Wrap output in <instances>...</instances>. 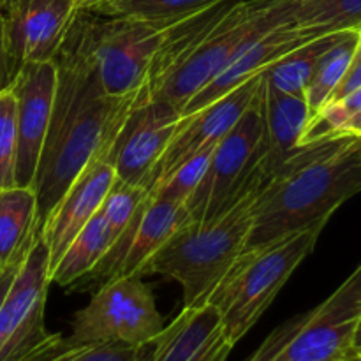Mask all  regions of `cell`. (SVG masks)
Segmentation results:
<instances>
[{
  "label": "cell",
  "mask_w": 361,
  "mask_h": 361,
  "mask_svg": "<svg viewBox=\"0 0 361 361\" xmlns=\"http://www.w3.org/2000/svg\"><path fill=\"white\" fill-rule=\"evenodd\" d=\"M56 90L51 118L35 169L39 228L78 175L111 147L130 109L147 101L143 88L109 95L78 49L63 39L55 56Z\"/></svg>",
  "instance_id": "6da1fadb"
},
{
  "label": "cell",
  "mask_w": 361,
  "mask_h": 361,
  "mask_svg": "<svg viewBox=\"0 0 361 361\" xmlns=\"http://www.w3.org/2000/svg\"><path fill=\"white\" fill-rule=\"evenodd\" d=\"M282 21L286 0H222L173 25L148 67L145 99L168 102L182 115L252 35Z\"/></svg>",
  "instance_id": "7a4b0ae2"
},
{
  "label": "cell",
  "mask_w": 361,
  "mask_h": 361,
  "mask_svg": "<svg viewBox=\"0 0 361 361\" xmlns=\"http://www.w3.org/2000/svg\"><path fill=\"white\" fill-rule=\"evenodd\" d=\"M360 143L358 134L342 133L300 145L261 185L247 247L328 222L342 203L360 194Z\"/></svg>",
  "instance_id": "3957f363"
},
{
  "label": "cell",
  "mask_w": 361,
  "mask_h": 361,
  "mask_svg": "<svg viewBox=\"0 0 361 361\" xmlns=\"http://www.w3.org/2000/svg\"><path fill=\"white\" fill-rule=\"evenodd\" d=\"M267 176L257 178L231 207L207 221H185L150 257L140 277L161 275L182 288L183 307L208 303L214 289L247 247L254 203Z\"/></svg>",
  "instance_id": "277c9868"
},
{
  "label": "cell",
  "mask_w": 361,
  "mask_h": 361,
  "mask_svg": "<svg viewBox=\"0 0 361 361\" xmlns=\"http://www.w3.org/2000/svg\"><path fill=\"white\" fill-rule=\"evenodd\" d=\"M326 222L288 233L271 242L245 247L231 264L208 303L217 309L233 345L261 319L293 271L316 247Z\"/></svg>",
  "instance_id": "5b68a950"
},
{
  "label": "cell",
  "mask_w": 361,
  "mask_h": 361,
  "mask_svg": "<svg viewBox=\"0 0 361 361\" xmlns=\"http://www.w3.org/2000/svg\"><path fill=\"white\" fill-rule=\"evenodd\" d=\"M168 30L169 27L78 9L66 39L87 60L102 90L120 97L143 88Z\"/></svg>",
  "instance_id": "8992f818"
},
{
  "label": "cell",
  "mask_w": 361,
  "mask_h": 361,
  "mask_svg": "<svg viewBox=\"0 0 361 361\" xmlns=\"http://www.w3.org/2000/svg\"><path fill=\"white\" fill-rule=\"evenodd\" d=\"M361 317V264L316 309L275 328L247 361H361L355 334Z\"/></svg>",
  "instance_id": "52a82bcc"
},
{
  "label": "cell",
  "mask_w": 361,
  "mask_h": 361,
  "mask_svg": "<svg viewBox=\"0 0 361 361\" xmlns=\"http://www.w3.org/2000/svg\"><path fill=\"white\" fill-rule=\"evenodd\" d=\"M261 88L242 118L212 150L200 185L183 204L187 221L215 217L264 175L261 162L267 152V134Z\"/></svg>",
  "instance_id": "ba28073f"
},
{
  "label": "cell",
  "mask_w": 361,
  "mask_h": 361,
  "mask_svg": "<svg viewBox=\"0 0 361 361\" xmlns=\"http://www.w3.org/2000/svg\"><path fill=\"white\" fill-rule=\"evenodd\" d=\"M164 328L150 286L127 275L99 286L71 323L73 344H150Z\"/></svg>",
  "instance_id": "9c48e42d"
},
{
  "label": "cell",
  "mask_w": 361,
  "mask_h": 361,
  "mask_svg": "<svg viewBox=\"0 0 361 361\" xmlns=\"http://www.w3.org/2000/svg\"><path fill=\"white\" fill-rule=\"evenodd\" d=\"M49 252L41 231L0 305V361H27L49 338L44 324Z\"/></svg>",
  "instance_id": "30bf717a"
},
{
  "label": "cell",
  "mask_w": 361,
  "mask_h": 361,
  "mask_svg": "<svg viewBox=\"0 0 361 361\" xmlns=\"http://www.w3.org/2000/svg\"><path fill=\"white\" fill-rule=\"evenodd\" d=\"M180 116L164 101L148 99L137 102L106 152L116 180L141 187L148 192L155 166L173 137Z\"/></svg>",
  "instance_id": "8fae6325"
},
{
  "label": "cell",
  "mask_w": 361,
  "mask_h": 361,
  "mask_svg": "<svg viewBox=\"0 0 361 361\" xmlns=\"http://www.w3.org/2000/svg\"><path fill=\"white\" fill-rule=\"evenodd\" d=\"M261 85H263V73L238 85L204 108L180 116L173 137L155 166L148 190L194 154L203 148L215 147L252 104Z\"/></svg>",
  "instance_id": "7c38bea8"
},
{
  "label": "cell",
  "mask_w": 361,
  "mask_h": 361,
  "mask_svg": "<svg viewBox=\"0 0 361 361\" xmlns=\"http://www.w3.org/2000/svg\"><path fill=\"white\" fill-rule=\"evenodd\" d=\"M9 88L16 99L18 152L14 183L32 187L55 101V62L25 63L18 69Z\"/></svg>",
  "instance_id": "4fadbf2b"
},
{
  "label": "cell",
  "mask_w": 361,
  "mask_h": 361,
  "mask_svg": "<svg viewBox=\"0 0 361 361\" xmlns=\"http://www.w3.org/2000/svg\"><path fill=\"white\" fill-rule=\"evenodd\" d=\"M185 221L187 215L183 203L148 194L108 256L85 279L92 282L99 277L104 284L113 279L127 277V275L140 277V271L150 261V257Z\"/></svg>",
  "instance_id": "5bb4252c"
},
{
  "label": "cell",
  "mask_w": 361,
  "mask_h": 361,
  "mask_svg": "<svg viewBox=\"0 0 361 361\" xmlns=\"http://www.w3.org/2000/svg\"><path fill=\"white\" fill-rule=\"evenodd\" d=\"M78 13L74 0H23L4 13L7 53L14 69L51 62Z\"/></svg>",
  "instance_id": "9a60e30c"
},
{
  "label": "cell",
  "mask_w": 361,
  "mask_h": 361,
  "mask_svg": "<svg viewBox=\"0 0 361 361\" xmlns=\"http://www.w3.org/2000/svg\"><path fill=\"white\" fill-rule=\"evenodd\" d=\"M115 180V169L104 154L92 161L67 187L41 228L49 252V271L59 263L74 236L97 214Z\"/></svg>",
  "instance_id": "2e32d148"
},
{
  "label": "cell",
  "mask_w": 361,
  "mask_h": 361,
  "mask_svg": "<svg viewBox=\"0 0 361 361\" xmlns=\"http://www.w3.org/2000/svg\"><path fill=\"white\" fill-rule=\"evenodd\" d=\"M235 345L214 305L182 307L150 342L147 361H228Z\"/></svg>",
  "instance_id": "e0dca14e"
},
{
  "label": "cell",
  "mask_w": 361,
  "mask_h": 361,
  "mask_svg": "<svg viewBox=\"0 0 361 361\" xmlns=\"http://www.w3.org/2000/svg\"><path fill=\"white\" fill-rule=\"evenodd\" d=\"M307 41L309 39L298 28L293 27L289 21H282V23L274 25V27L252 35L222 67L221 73L187 102L185 108L182 109V116L197 111L210 102L221 99L222 95L231 92L238 85L245 83L250 78L261 74L275 60H279L286 53L293 51Z\"/></svg>",
  "instance_id": "ac0fdd59"
},
{
  "label": "cell",
  "mask_w": 361,
  "mask_h": 361,
  "mask_svg": "<svg viewBox=\"0 0 361 361\" xmlns=\"http://www.w3.org/2000/svg\"><path fill=\"white\" fill-rule=\"evenodd\" d=\"M261 102L267 134V152L261 164L268 178L302 145L303 134L312 115L305 97L286 94L268 85L264 78Z\"/></svg>",
  "instance_id": "d6986e66"
},
{
  "label": "cell",
  "mask_w": 361,
  "mask_h": 361,
  "mask_svg": "<svg viewBox=\"0 0 361 361\" xmlns=\"http://www.w3.org/2000/svg\"><path fill=\"white\" fill-rule=\"evenodd\" d=\"M41 231L32 187L0 189V268L21 264Z\"/></svg>",
  "instance_id": "ffe728a7"
},
{
  "label": "cell",
  "mask_w": 361,
  "mask_h": 361,
  "mask_svg": "<svg viewBox=\"0 0 361 361\" xmlns=\"http://www.w3.org/2000/svg\"><path fill=\"white\" fill-rule=\"evenodd\" d=\"M115 243L116 238L111 229L108 228L101 212H97L74 236L63 256L49 271L51 284H59L62 288H74L80 284L101 264Z\"/></svg>",
  "instance_id": "44dd1931"
},
{
  "label": "cell",
  "mask_w": 361,
  "mask_h": 361,
  "mask_svg": "<svg viewBox=\"0 0 361 361\" xmlns=\"http://www.w3.org/2000/svg\"><path fill=\"white\" fill-rule=\"evenodd\" d=\"M286 20L307 39L361 30V0H286Z\"/></svg>",
  "instance_id": "7402d4cb"
},
{
  "label": "cell",
  "mask_w": 361,
  "mask_h": 361,
  "mask_svg": "<svg viewBox=\"0 0 361 361\" xmlns=\"http://www.w3.org/2000/svg\"><path fill=\"white\" fill-rule=\"evenodd\" d=\"M219 2L222 0H97L85 11L106 18L171 27Z\"/></svg>",
  "instance_id": "603a6c76"
},
{
  "label": "cell",
  "mask_w": 361,
  "mask_h": 361,
  "mask_svg": "<svg viewBox=\"0 0 361 361\" xmlns=\"http://www.w3.org/2000/svg\"><path fill=\"white\" fill-rule=\"evenodd\" d=\"M344 32L345 30L334 32V34L310 39L293 51L286 53L284 56L275 60L271 66H268L263 71L264 81L271 87L286 92V94L305 97V88L317 62L344 35Z\"/></svg>",
  "instance_id": "cb8c5ba5"
},
{
  "label": "cell",
  "mask_w": 361,
  "mask_h": 361,
  "mask_svg": "<svg viewBox=\"0 0 361 361\" xmlns=\"http://www.w3.org/2000/svg\"><path fill=\"white\" fill-rule=\"evenodd\" d=\"M360 41L361 30H345L344 35L319 59L305 88V101L312 118L330 101L331 94L337 88L338 81L342 80L356 49H358Z\"/></svg>",
  "instance_id": "d4e9b609"
},
{
  "label": "cell",
  "mask_w": 361,
  "mask_h": 361,
  "mask_svg": "<svg viewBox=\"0 0 361 361\" xmlns=\"http://www.w3.org/2000/svg\"><path fill=\"white\" fill-rule=\"evenodd\" d=\"M150 344H73L62 334L48 341L27 361H147Z\"/></svg>",
  "instance_id": "484cf974"
},
{
  "label": "cell",
  "mask_w": 361,
  "mask_h": 361,
  "mask_svg": "<svg viewBox=\"0 0 361 361\" xmlns=\"http://www.w3.org/2000/svg\"><path fill=\"white\" fill-rule=\"evenodd\" d=\"M215 147H208L200 150L197 154H194L192 157H189L187 161H183L182 164L176 169H173L169 175H166L164 178L159 180L148 194L150 196L164 197V200L178 201V203L185 204V201L189 200L190 194L196 190V187L200 185L201 178H203L204 171L208 168V162H210L212 150Z\"/></svg>",
  "instance_id": "4316f807"
},
{
  "label": "cell",
  "mask_w": 361,
  "mask_h": 361,
  "mask_svg": "<svg viewBox=\"0 0 361 361\" xmlns=\"http://www.w3.org/2000/svg\"><path fill=\"white\" fill-rule=\"evenodd\" d=\"M147 196L148 192L141 189V187L129 185V183L115 180L109 192L106 194L99 212L102 214L106 224L111 229L113 236L116 240L120 238L123 229L130 224V221L137 214V210L143 204V201L147 200Z\"/></svg>",
  "instance_id": "83f0119b"
},
{
  "label": "cell",
  "mask_w": 361,
  "mask_h": 361,
  "mask_svg": "<svg viewBox=\"0 0 361 361\" xmlns=\"http://www.w3.org/2000/svg\"><path fill=\"white\" fill-rule=\"evenodd\" d=\"M16 99L11 88H6L0 92V189L16 185Z\"/></svg>",
  "instance_id": "f1b7e54d"
},
{
  "label": "cell",
  "mask_w": 361,
  "mask_h": 361,
  "mask_svg": "<svg viewBox=\"0 0 361 361\" xmlns=\"http://www.w3.org/2000/svg\"><path fill=\"white\" fill-rule=\"evenodd\" d=\"M358 88H361V41H360L358 49H356L355 56H353L351 63H349L348 71L344 73L342 80L338 81L337 88L334 90V94H331L330 101H328L326 104H330V102H337L341 101V99L348 97L349 94H353V92L358 90Z\"/></svg>",
  "instance_id": "f546056e"
},
{
  "label": "cell",
  "mask_w": 361,
  "mask_h": 361,
  "mask_svg": "<svg viewBox=\"0 0 361 361\" xmlns=\"http://www.w3.org/2000/svg\"><path fill=\"white\" fill-rule=\"evenodd\" d=\"M14 76H16V69H14L13 60L7 53L6 21H4V13L0 11V92L11 87Z\"/></svg>",
  "instance_id": "4dcf8cb0"
},
{
  "label": "cell",
  "mask_w": 361,
  "mask_h": 361,
  "mask_svg": "<svg viewBox=\"0 0 361 361\" xmlns=\"http://www.w3.org/2000/svg\"><path fill=\"white\" fill-rule=\"evenodd\" d=\"M18 268H20V264H13V267L0 268V305H2L7 291H9L11 284H13L14 275H16Z\"/></svg>",
  "instance_id": "1f68e13d"
},
{
  "label": "cell",
  "mask_w": 361,
  "mask_h": 361,
  "mask_svg": "<svg viewBox=\"0 0 361 361\" xmlns=\"http://www.w3.org/2000/svg\"><path fill=\"white\" fill-rule=\"evenodd\" d=\"M344 133L358 134V136H361V115L353 116V118L349 120L348 126H345V129H344Z\"/></svg>",
  "instance_id": "d6a6232c"
},
{
  "label": "cell",
  "mask_w": 361,
  "mask_h": 361,
  "mask_svg": "<svg viewBox=\"0 0 361 361\" xmlns=\"http://www.w3.org/2000/svg\"><path fill=\"white\" fill-rule=\"evenodd\" d=\"M355 349L356 353L361 356V317L358 321V326H356V334H355Z\"/></svg>",
  "instance_id": "836d02e7"
},
{
  "label": "cell",
  "mask_w": 361,
  "mask_h": 361,
  "mask_svg": "<svg viewBox=\"0 0 361 361\" xmlns=\"http://www.w3.org/2000/svg\"><path fill=\"white\" fill-rule=\"evenodd\" d=\"M74 2H76L78 9H88V7L94 6L97 0H74Z\"/></svg>",
  "instance_id": "e575fe53"
},
{
  "label": "cell",
  "mask_w": 361,
  "mask_h": 361,
  "mask_svg": "<svg viewBox=\"0 0 361 361\" xmlns=\"http://www.w3.org/2000/svg\"><path fill=\"white\" fill-rule=\"evenodd\" d=\"M20 2H23V0H4V11H2V13H6L7 9H11V7H14L16 4H20Z\"/></svg>",
  "instance_id": "d590c367"
},
{
  "label": "cell",
  "mask_w": 361,
  "mask_h": 361,
  "mask_svg": "<svg viewBox=\"0 0 361 361\" xmlns=\"http://www.w3.org/2000/svg\"><path fill=\"white\" fill-rule=\"evenodd\" d=\"M356 161H358V169H360V175H361V143H360L358 150H356Z\"/></svg>",
  "instance_id": "8d00e7d4"
},
{
  "label": "cell",
  "mask_w": 361,
  "mask_h": 361,
  "mask_svg": "<svg viewBox=\"0 0 361 361\" xmlns=\"http://www.w3.org/2000/svg\"><path fill=\"white\" fill-rule=\"evenodd\" d=\"M0 11H4V0H0Z\"/></svg>",
  "instance_id": "74e56055"
}]
</instances>
